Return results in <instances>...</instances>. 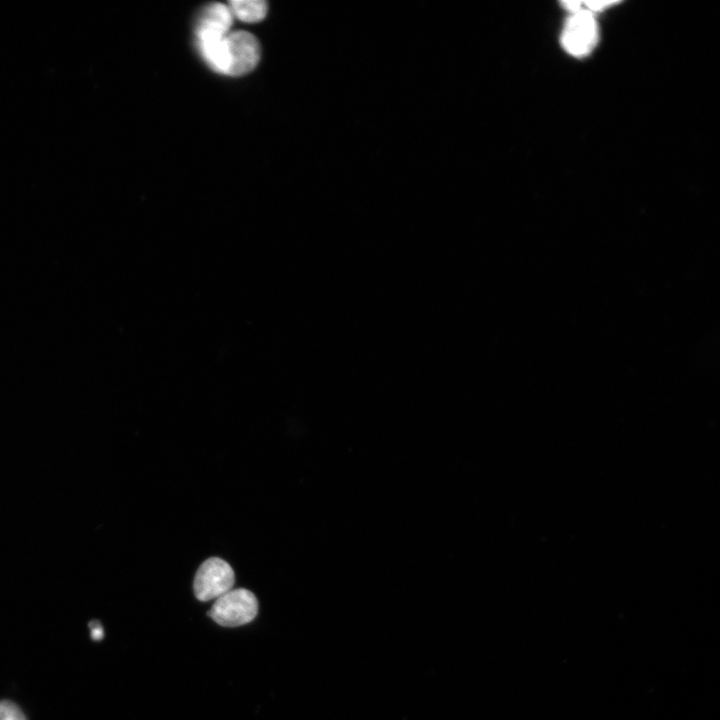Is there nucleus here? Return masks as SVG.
<instances>
[{
  "mask_svg": "<svg viewBox=\"0 0 720 720\" xmlns=\"http://www.w3.org/2000/svg\"><path fill=\"white\" fill-rule=\"evenodd\" d=\"M230 11L244 22L254 23L262 20L267 11L266 3L259 0H237L230 2Z\"/></svg>",
  "mask_w": 720,
  "mask_h": 720,
  "instance_id": "6",
  "label": "nucleus"
},
{
  "mask_svg": "<svg viewBox=\"0 0 720 720\" xmlns=\"http://www.w3.org/2000/svg\"><path fill=\"white\" fill-rule=\"evenodd\" d=\"M259 57L260 47L252 34L245 31L229 32L224 39L222 73L244 75L255 68Z\"/></svg>",
  "mask_w": 720,
  "mask_h": 720,
  "instance_id": "2",
  "label": "nucleus"
},
{
  "mask_svg": "<svg viewBox=\"0 0 720 720\" xmlns=\"http://www.w3.org/2000/svg\"><path fill=\"white\" fill-rule=\"evenodd\" d=\"M234 581L232 567L221 558L211 557L200 565L195 574L194 594L203 602L216 600L232 589Z\"/></svg>",
  "mask_w": 720,
  "mask_h": 720,
  "instance_id": "3",
  "label": "nucleus"
},
{
  "mask_svg": "<svg viewBox=\"0 0 720 720\" xmlns=\"http://www.w3.org/2000/svg\"><path fill=\"white\" fill-rule=\"evenodd\" d=\"M598 41V27L592 13L584 8L572 13L561 35L564 49L574 56L589 54Z\"/></svg>",
  "mask_w": 720,
  "mask_h": 720,
  "instance_id": "4",
  "label": "nucleus"
},
{
  "mask_svg": "<svg viewBox=\"0 0 720 720\" xmlns=\"http://www.w3.org/2000/svg\"><path fill=\"white\" fill-rule=\"evenodd\" d=\"M232 16L230 9L221 3L208 5L201 13L197 24V40L227 35L232 25Z\"/></svg>",
  "mask_w": 720,
  "mask_h": 720,
  "instance_id": "5",
  "label": "nucleus"
},
{
  "mask_svg": "<svg viewBox=\"0 0 720 720\" xmlns=\"http://www.w3.org/2000/svg\"><path fill=\"white\" fill-rule=\"evenodd\" d=\"M258 601L245 589H231L218 597L208 615L220 626L238 627L251 622L257 615Z\"/></svg>",
  "mask_w": 720,
  "mask_h": 720,
  "instance_id": "1",
  "label": "nucleus"
},
{
  "mask_svg": "<svg viewBox=\"0 0 720 720\" xmlns=\"http://www.w3.org/2000/svg\"><path fill=\"white\" fill-rule=\"evenodd\" d=\"M616 1H586L582 2L583 6H586V10L592 12L600 11L610 5H615Z\"/></svg>",
  "mask_w": 720,
  "mask_h": 720,
  "instance_id": "8",
  "label": "nucleus"
},
{
  "mask_svg": "<svg viewBox=\"0 0 720 720\" xmlns=\"http://www.w3.org/2000/svg\"><path fill=\"white\" fill-rule=\"evenodd\" d=\"M91 629V638L95 641H99L104 637L103 627L98 622H91L89 624Z\"/></svg>",
  "mask_w": 720,
  "mask_h": 720,
  "instance_id": "9",
  "label": "nucleus"
},
{
  "mask_svg": "<svg viewBox=\"0 0 720 720\" xmlns=\"http://www.w3.org/2000/svg\"><path fill=\"white\" fill-rule=\"evenodd\" d=\"M0 720H26V717L16 704L4 700L0 702Z\"/></svg>",
  "mask_w": 720,
  "mask_h": 720,
  "instance_id": "7",
  "label": "nucleus"
}]
</instances>
